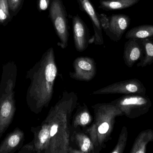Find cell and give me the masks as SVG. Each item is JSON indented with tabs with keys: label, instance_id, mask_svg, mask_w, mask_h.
<instances>
[{
	"label": "cell",
	"instance_id": "277c9868",
	"mask_svg": "<svg viewBox=\"0 0 153 153\" xmlns=\"http://www.w3.org/2000/svg\"><path fill=\"white\" fill-rule=\"evenodd\" d=\"M111 102L122 111L123 115L131 119L146 114L152 106L151 99L146 95L141 94L124 95Z\"/></svg>",
	"mask_w": 153,
	"mask_h": 153
},
{
	"label": "cell",
	"instance_id": "2e32d148",
	"mask_svg": "<svg viewBox=\"0 0 153 153\" xmlns=\"http://www.w3.org/2000/svg\"><path fill=\"white\" fill-rule=\"evenodd\" d=\"M72 137H73L75 140L80 153H94V146L87 134L82 132L74 131Z\"/></svg>",
	"mask_w": 153,
	"mask_h": 153
},
{
	"label": "cell",
	"instance_id": "8fae6325",
	"mask_svg": "<svg viewBox=\"0 0 153 153\" xmlns=\"http://www.w3.org/2000/svg\"><path fill=\"white\" fill-rule=\"evenodd\" d=\"M78 1L82 9L89 15L91 20L94 31V43L96 45H102L104 41L102 37V27L99 15L96 13L94 7L90 0Z\"/></svg>",
	"mask_w": 153,
	"mask_h": 153
},
{
	"label": "cell",
	"instance_id": "3957f363",
	"mask_svg": "<svg viewBox=\"0 0 153 153\" xmlns=\"http://www.w3.org/2000/svg\"><path fill=\"white\" fill-rule=\"evenodd\" d=\"M94 118L85 133L91 140L94 153H99L111 139L117 117L123 116L122 111L111 102L98 103L92 106Z\"/></svg>",
	"mask_w": 153,
	"mask_h": 153
},
{
	"label": "cell",
	"instance_id": "ba28073f",
	"mask_svg": "<svg viewBox=\"0 0 153 153\" xmlns=\"http://www.w3.org/2000/svg\"><path fill=\"white\" fill-rule=\"evenodd\" d=\"M102 28L115 36L118 40L122 37L130 24V19L126 14H113L107 17L106 14L99 15Z\"/></svg>",
	"mask_w": 153,
	"mask_h": 153
},
{
	"label": "cell",
	"instance_id": "52a82bcc",
	"mask_svg": "<svg viewBox=\"0 0 153 153\" xmlns=\"http://www.w3.org/2000/svg\"><path fill=\"white\" fill-rule=\"evenodd\" d=\"M146 93V89L141 81L137 79H133L112 84L93 92L92 94H137L145 95Z\"/></svg>",
	"mask_w": 153,
	"mask_h": 153
},
{
	"label": "cell",
	"instance_id": "603a6c76",
	"mask_svg": "<svg viewBox=\"0 0 153 153\" xmlns=\"http://www.w3.org/2000/svg\"><path fill=\"white\" fill-rule=\"evenodd\" d=\"M51 0H38L37 8L40 12L46 10L49 7Z\"/></svg>",
	"mask_w": 153,
	"mask_h": 153
},
{
	"label": "cell",
	"instance_id": "6da1fadb",
	"mask_svg": "<svg viewBox=\"0 0 153 153\" xmlns=\"http://www.w3.org/2000/svg\"><path fill=\"white\" fill-rule=\"evenodd\" d=\"M77 101L75 93L64 92L41 125L32 128L34 138L32 142L25 145L19 152L68 153L71 120Z\"/></svg>",
	"mask_w": 153,
	"mask_h": 153
},
{
	"label": "cell",
	"instance_id": "ac0fdd59",
	"mask_svg": "<svg viewBox=\"0 0 153 153\" xmlns=\"http://www.w3.org/2000/svg\"><path fill=\"white\" fill-rule=\"evenodd\" d=\"M153 37V25H143L134 27L128 31L126 34L127 39L149 38Z\"/></svg>",
	"mask_w": 153,
	"mask_h": 153
},
{
	"label": "cell",
	"instance_id": "e0dca14e",
	"mask_svg": "<svg viewBox=\"0 0 153 153\" xmlns=\"http://www.w3.org/2000/svg\"><path fill=\"white\" fill-rule=\"evenodd\" d=\"M140 0H100L99 8L103 10H121L131 7Z\"/></svg>",
	"mask_w": 153,
	"mask_h": 153
},
{
	"label": "cell",
	"instance_id": "7402d4cb",
	"mask_svg": "<svg viewBox=\"0 0 153 153\" xmlns=\"http://www.w3.org/2000/svg\"><path fill=\"white\" fill-rule=\"evenodd\" d=\"M25 0H8L10 11L13 17L16 16L22 8Z\"/></svg>",
	"mask_w": 153,
	"mask_h": 153
},
{
	"label": "cell",
	"instance_id": "5bb4252c",
	"mask_svg": "<svg viewBox=\"0 0 153 153\" xmlns=\"http://www.w3.org/2000/svg\"><path fill=\"white\" fill-rule=\"evenodd\" d=\"M73 117L71 128L74 129V131L79 128H87L93 121L92 117L87 106L85 104L77 109Z\"/></svg>",
	"mask_w": 153,
	"mask_h": 153
},
{
	"label": "cell",
	"instance_id": "5b68a950",
	"mask_svg": "<svg viewBox=\"0 0 153 153\" xmlns=\"http://www.w3.org/2000/svg\"><path fill=\"white\" fill-rule=\"evenodd\" d=\"M49 16L60 39L59 46L65 48L68 46L69 34L67 14L62 0H52L49 7Z\"/></svg>",
	"mask_w": 153,
	"mask_h": 153
},
{
	"label": "cell",
	"instance_id": "d6986e66",
	"mask_svg": "<svg viewBox=\"0 0 153 153\" xmlns=\"http://www.w3.org/2000/svg\"><path fill=\"white\" fill-rule=\"evenodd\" d=\"M143 46L144 48V55L137 65V67H144L151 65L153 63V41L149 38L143 39Z\"/></svg>",
	"mask_w": 153,
	"mask_h": 153
},
{
	"label": "cell",
	"instance_id": "9a60e30c",
	"mask_svg": "<svg viewBox=\"0 0 153 153\" xmlns=\"http://www.w3.org/2000/svg\"><path fill=\"white\" fill-rule=\"evenodd\" d=\"M153 142V130L148 129L139 133L136 138L130 153H146L149 143Z\"/></svg>",
	"mask_w": 153,
	"mask_h": 153
},
{
	"label": "cell",
	"instance_id": "30bf717a",
	"mask_svg": "<svg viewBox=\"0 0 153 153\" xmlns=\"http://www.w3.org/2000/svg\"><path fill=\"white\" fill-rule=\"evenodd\" d=\"M73 29L75 48L79 52H82L88 46L89 33L86 25L78 15L73 18Z\"/></svg>",
	"mask_w": 153,
	"mask_h": 153
},
{
	"label": "cell",
	"instance_id": "ffe728a7",
	"mask_svg": "<svg viewBox=\"0 0 153 153\" xmlns=\"http://www.w3.org/2000/svg\"><path fill=\"white\" fill-rule=\"evenodd\" d=\"M13 18L8 0H0V25L6 26Z\"/></svg>",
	"mask_w": 153,
	"mask_h": 153
},
{
	"label": "cell",
	"instance_id": "7c38bea8",
	"mask_svg": "<svg viewBox=\"0 0 153 153\" xmlns=\"http://www.w3.org/2000/svg\"><path fill=\"white\" fill-rule=\"evenodd\" d=\"M24 134L19 128L8 134L0 145V153H11L16 152L22 146Z\"/></svg>",
	"mask_w": 153,
	"mask_h": 153
},
{
	"label": "cell",
	"instance_id": "7a4b0ae2",
	"mask_svg": "<svg viewBox=\"0 0 153 153\" xmlns=\"http://www.w3.org/2000/svg\"><path fill=\"white\" fill-rule=\"evenodd\" d=\"M54 52L50 48L29 72L27 100L31 110L39 114L49 106L57 75Z\"/></svg>",
	"mask_w": 153,
	"mask_h": 153
},
{
	"label": "cell",
	"instance_id": "4fadbf2b",
	"mask_svg": "<svg viewBox=\"0 0 153 153\" xmlns=\"http://www.w3.org/2000/svg\"><path fill=\"white\" fill-rule=\"evenodd\" d=\"M143 56V49L136 39H130L126 42L124 48V62L128 67H132Z\"/></svg>",
	"mask_w": 153,
	"mask_h": 153
},
{
	"label": "cell",
	"instance_id": "9c48e42d",
	"mask_svg": "<svg viewBox=\"0 0 153 153\" xmlns=\"http://www.w3.org/2000/svg\"><path fill=\"white\" fill-rule=\"evenodd\" d=\"M73 66L74 72L70 73L72 79L89 81L95 76L96 64L93 58L87 57H77L74 62Z\"/></svg>",
	"mask_w": 153,
	"mask_h": 153
},
{
	"label": "cell",
	"instance_id": "8992f818",
	"mask_svg": "<svg viewBox=\"0 0 153 153\" xmlns=\"http://www.w3.org/2000/svg\"><path fill=\"white\" fill-rule=\"evenodd\" d=\"M13 89V81L10 79L0 99V138L10 125L16 110Z\"/></svg>",
	"mask_w": 153,
	"mask_h": 153
},
{
	"label": "cell",
	"instance_id": "44dd1931",
	"mask_svg": "<svg viewBox=\"0 0 153 153\" xmlns=\"http://www.w3.org/2000/svg\"><path fill=\"white\" fill-rule=\"evenodd\" d=\"M128 137V132L126 127L124 126L121 129L117 144L111 153H123L125 152Z\"/></svg>",
	"mask_w": 153,
	"mask_h": 153
}]
</instances>
